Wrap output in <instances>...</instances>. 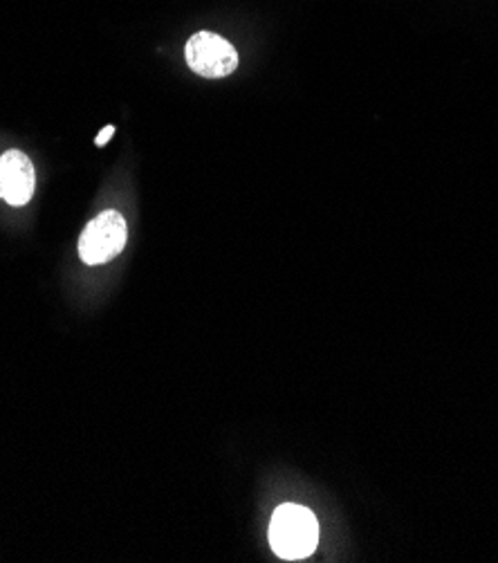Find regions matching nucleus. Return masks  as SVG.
<instances>
[{"mask_svg":"<svg viewBox=\"0 0 498 563\" xmlns=\"http://www.w3.org/2000/svg\"><path fill=\"white\" fill-rule=\"evenodd\" d=\"M319 543V521L303 505L286 503L276 508L269 523V545L286 561L308 559Z\"/></svg>","mask_w":498,"mask_h":563,"instance_id":"f257e3e1","label":"nucleus"},{"mask_svg":"<svg viewBox=\"0 0 498 563\" xmlns=\"http://www.w3.org/2000/svg\"><path fill=\"white\" fill-rule=\"evenodd\" d=\"M113 133H115V126H106V129H103V131L97 135L95 144H97V146H103V144H106L110 137H113Z\"/></svg>","mask_w":498,"mask_h":563,"instance_id":"39448f33","label":"nucleus"},{"mask_svg":"<svg viewBox=\"0 0 498 563\" xmlns=\"http://www.w3.org/2000/svg\"><path fill=\"white\" fill-rule=\"evenodd\" d=\"M185 56L189 68L207 79L228 77L239 68L234 45L213 32H198L187 41Z\"/></svg>","mask_w":498,"mask_h":563,"instance_id":"7ed1b4c3","label":"nucleus"},{"mask_svg":"<svg viewBox=\"0 0 498 563\" xmlns=\"http://www.w3.org/2000/svg\"><path fill=\"white\" fill-rule=\"evenodd\" d=\"M129 241V224L120 211H103L86 224L79 239V256L86 265L113 261Z\"/></svg>","mask_w":498,"mask_h":563,"instance_id":"f03ea898","label":"nucleus"},{"mask_svg":"<svg viewBox=\"0 0 498 563\" xmlns=\"http://www.w3.org/2000/svg\"><path fill=\"white\" fill-rule=\"evenodd\" d=\"M36 189V172L23 151H5L0 157V198L14 207L30 202Z\"/></svg>","mask_w":498,"mask_h":563,"instance_id":"20e7f679","label":"nucleus"}]
</instances>
